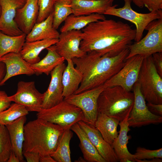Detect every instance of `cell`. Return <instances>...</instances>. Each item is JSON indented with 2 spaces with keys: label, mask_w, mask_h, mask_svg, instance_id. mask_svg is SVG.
Listing matches in <instances>:
<instances>
[{
  "label": "cell",
  "mask_w": 162,
  "mask_h": 162,
  "mask_svg": "<svg viewBox=\"0 0 162 162\" xmlns=\"http://www.w3.org/2000/svg\"><path fill=\"white\" fill-rule=\"evenodd\" d=\"M82 32L81 50L110 57L128 48L136 34V29L127 23L106 19L90 23Z\"/></svg>",
  "instance_id": "obj_1"
},
{
  "label": "cell",
  "mask_w": 162,
  "mask_h": 162,
  "mask_svg": "<svg viewBox=\"0 0 162 162\" xmlns=\"http://www.w3.org/2000/svg\"><path fill=\"white\" fill-rule=\"evenodd\" d=\"M129 53L128 48L112 57L92 51L82 57L73 58L75 68L83 75L82 82L74 94L104 85L123 67Z\"/></svg>",
  "instance_id": "obj_2"
},
{
  "label": "cell",
  "mask_w": 162,
  "mask_h": 162,
  "mask_svg": "<svg viewBox=\"0 0 162 162\" xmlns=\"http://www.w3.org/2000/svg\"><path fill=\"white\" fill-rule=\"evenodd\" d=\"M64 130L58 124L37 118L29 121L24 126L23 150L38 153L40 156L51 155Z\"/></svg>",
  "instance_id": "obj_3"
},
{
  "label": "cell",
  "mask_w": 162,
  "mask_h": 162,
  "mask_svg": "<svg viewBox=\"0 0 162 162\" xmlns=\"http://www.w3.org/2000/svg\"><path fill=\"white\" fill-rule=\"evenodd\" d=\"M134 100V94L131 91L119 86L107 87L98 97V112L120 121L130 113Z\"/></svg>",
  "instance_id": "obj_4"
},
{
  "label": "cell",
  "mask_w": 162,
  "mask_h": 162,
  "mask_svg": "<svg viewBox=\"0 0 162 162\" xmlns=\"http://www.w3.org/2000/svg\"><path fill=\"white\" fill-rule=\"evenodd\" d=\"M146 101L162 104V79L158 72L152 55L144 57L137 81Z\"/></svg>",
  "instance_id": "obj_5"
},
{
  "label": "cell",
  "mask_w": 162,
  "mask_h": 162,
  "mask_svg": "<svg viewBox=\"0 0 162 162\" xmlns=\"http://www.w3.org/2000/svg\"><path fill=\"white\" fill-rule=\"evenodd\" d=\"M36 115L37 118L58 124L64 130L70 129L74 124L80 121L86 122L82 110L64 99L51 108L42 109Z\"/></svg>",
  "instance_id": "obj_6"
},
{
  "label": "cell",
  "mask_w": 162,
  "mask_h": 162,
  "mask_svg": "<svg viewBox=\"0 0 162 162\" xmlns=\"http://www.w3.org/2000/svg\"><path fill=\"white\" fill-rule=\"evenodd\" d=\"M124 5L122 8H116L118 5H112L105 11L104 14L116 16L129 21L136 27L134 40L138 42L142 38L146 26L152 21L162 18V10L153 11L148 13H139L131 8L132 0H123Z\"/></svg>",
  "instance_id": "obj_7"
},
{
  "label": "cell",
  "mask_w": 162,
  "mask_h": 162,
  "mask_svg": "<svg viewBox=\"0 0 162 162\" xmlns=\"http://www.w3.org/2000/svg\"><path fill=\"white\" fill-rule=\"evenodd\" d=\"M145 30L148 32L145 37L129 46L126 59L136 55L145 57L162 52V18L151 22Z\"/></svg>",
  "instance_id": "obj_8"
},
{
  "label": "cell",
  "mask_w": 162,
  "mask_h": 162,
  "mask_svg": "<svg viewBox=\"0 0 162 162\" xmlns=\"http://www.w3.org/2000/svg\"><path fill=\"white\" fill-rule=\"evenodd\" d=\"M133 88L134 100L128 118L129 126L140 127L161 123L162 116L153 113L148 109L137 81L134 84Z\"/></svg>",
  "instance_id": "obj_9"
},
{
  "label": "cell",
  "mask_w": 162,
  "mask_h": 162,
  "mask_svg": "<svg viewBox=\"0 0 162 162\" xmlns=\"http://www.w3.org/2000/svg\"><path fill=\"white\" fill-rule=\"evenodd\" d=\"M105 88L103 85L80 93L72 94L64 99L80 108L84 114L86 122L94 126L98 113V99Z\"/></svg>",
  "instance_id": "obj_10"
},
{
  "label": "cell",
  "mask_w": 162,
  "mask_h": 162,
  "mask_svg": "<svg viewBox=\"0 0 162 162\" xmlns=\"http://www.w3.org/2000/svg\"><path fill=\"white\" fill-rule=\"evenodd\" d=\"M144 57L136 55L127 59L123 67L104 85L106 87L119 86L128 91H131L137 81Z\"/></svg>",
  "instance_id": "obj_11"
},
{
  "label": "cell",
  "mask_w": 162,
  "mask_h": 162,
  "mask_svg": "<svg viewBox=\"0 0 162 162\" xmlns=\"http://www.w3.org/2000/svg\"><path fill=\"white\" fill-rule=\"evenodd\" d=\"M43 93L36 88L34 81L18 82L17 89L14 94L8 96L12 102L21 104L28 112H38L42 109Z\"/></svg>",
  "instance_id": "obj_12"
},
{
  "label": "cell",
  "mask_w": 162,
  "mask_h": 162,
  "mask_svg": "<svg viewBox=\"0 0 162 162\" xmlns=\"http://www.w3.org/2000/svg\"><path fill=\"white\" fill-rule=\"evenodd\" d=\"M82 34V31L76 30L60 34L58 41L55 45L57 52L65 60L82 57L86 54L80 48Z\"/></svg>",
  "instance_id": "obj_13"
},
{
  "label": "cell",
  "mask_w": 162,
  "mask_h": 162,
  "mask_svg": "<svg viewBox=\"0 0 162 162\" xmlns=\"http://www.w3.org/2000/svg\"><path fill=\"white\" fill-rule=\"evenodd\" d=\"M26 0H0L1 8L0 31L10 36H17L23 33L15 21L17 10L25 4Z\"/></svg>",
  "instance_id": "obj_14"
},
{
  "label": "cell",
  "mask_w": 162,
  "mask_h": 162,
  "mask_svg": "<svg viewBox=\"0 0 162 162\" xmlns=\"http://www.w3.org/2000/svg\"><path fill=\"white\" fill-rule=\"evenodd\" d=\"M66 66L63 63L56 66L51 72L50 84L46 91L43 93L42 109L51 108L64 100L62 77Z\"/></svg>",
  "instance_id": "obj_15"
},
{
  "label": "cell",
  "mask_w": 162,
  "mask_h": 162,
  "mask_svg": "<svg viewBox=\"0 0 162 162\" xmlns=\"http://www.w3.org/2000/svg\"><path fill=\"white\" fill-rule=\"evenodd\" d=\"M77 123L86 133L99 154L106 162L119 161L112 146L104 139L94 126L82 121H79Z\"/></svg>",
  "instance_id": "obj_16"
},
{
  "label": "cell",
  "mask_w": 162,
  "mask_h": 162,
  "mask_svg": "<svg viewBox=\"0 0 162 162\" xmlns=\"http://www.w3.org/2000/svg\"><path fill=\"white\" fill-rule=\"evenodd\" d=\"M0 60L5 64L6 73L0 83L3 85L9 79L18 75H32L35 74L31 65L24 60L20 52H10L1 57Z\"/></svg>",
  "instance_id": "obj_17"
},
{
  "label": "cell",
  "mask_w": 162,
  "mask_h": 162,
  "mask_svg": "<svg viewBox=\"0 0 162 162\" xmlns=\"http://www.w3.org/2000/svg\"><path fill=\"white\" fill-rule=\"evenodd\" d=\"M38 13L37 0H26L24 5L17 10L14 20L19 29L27 35L36 23Z\"/></svg>",
  "instance_id": "obj_18"
},
{
  "label": "cell",
  "mask_w": 162,
  "mask_h": 162,
  "mask_svg": "<svg viewBox=\"0 0 162 162\" xmlns=\"http://www.w3.org/2000/svg\"><path fill=\"white\" fill-rule=\"evenodd\" d=\"M129 114H128L124 119L120 121L119 134L112 145L119 161L120 162H136L134 154L129 152L127 147L128 140L131 138L130 135H128V132L130 130L128 122Z\"/></svg>",
  "instance_id": "obj_19"
},
{
  "label": "cell",
  "mask_w": 162,
  "mask_h": 162,
  "mask_svg": "<svg viewBox=\"0 0 162 162\" xmlns=\"http://www.w3.org/2000/svg\"><path fill=\"white\" fill-rule=\"evenodd\" d=\"M115 0H72L73 14L75 15L92 14H104L113 5Z\"/></svg>",
  "instance_id": "obj_20"
},
{
  "label": "cell",
  "mask_w": 162,
  "mask_h": 162,
  "mask_svg": "<svg viewBox=\"0 0 162 162\" xmlns=\"http://www.w3.org/2000/svg\"><path fill=\"white\" fill-rule=\"evenodd\" d=\"M54 13L43 21L36 22L26 35V41L31 42L48 39H58L60 34L53 26Z\"/></svg>",
  "instance_id": "obj_21"
},
{
  "label": "cell",
  "mask_w": 162,
  "mask_h": 162,
  "mask_svg": "<svg viewBox=\"0 0 162 162\" xmlns=\"http://www.w3.org/2000/svg\"><path fill=\"white\" fill-rule=\"evenodd\" d=\"M26 116H22L5 125L8 131L12 145L13 151L20 162H23V145L24 140V126Z\"/></svg>",
  "instance_id": "obj_22"
},
{
  "label": "cell",
  "mask_w": 162,
  "mask_h": 162,
  "mask_svg": "<svg viewBox=\"0 0 162 162\" xmlns=\"http://www.w3.org/2000/svg\"><path fill=\"white\" fill-rule=\"evenodd\" d=\"M77 135L80 140L79 147L82 153L83 158L88 162H106L100 155L87 135L77 123L70 128Z\"/></svg>",
  "instance_id": "obj_23"
},
{
  "label": "cell",
  "mask_w": 162,
  "mask_h": 162,
  "mask_svg": "<svg viewBox=\"0 0 162 162\" xmlns=\"http://www.w3.org/2000/svg\"><path fill=\"white\" fill-rule=\"evenodd\" d=\"M67 61V65L62 77L64 98L74 93L78 88L83 78L82 74L74 67L72 59Z\"/></svg>",
  "instance_id": "obj_24"
},
{
  "label": "cell",
  "mask_w": 162,
  "mask_h": 162,
  "mask_svg": "<svg viewBox=\"0 0 162 162\" xmlns=\"http://www.w3.org/2000/svg\"><path fill=\"white\" fill-rule=\"evenodd\" d=\"M58 39H48L31 42L26 41L20 53L26 62L31 65L35 64L40 60L39 55L44 50L55 45Z\"/></svg>",
  "instance_id": "obj_25"
},
{
  "label": "cell",
  "mask_w": 162,
  "mask_h": 162,
  "mask_svg": "<svg viewBox=\"0 0 162 162\" xmlns=\"http://www.w3.org/2000/svg\"><path fill=\"white\" fill-rule=\"evenodd\" d=\"M46 49L47 53L45 56L37 63L31 65L35 74L37 75L43 73L48 75L56 66L64 63L65 60L57 52L55 44Z\"/></svg>",
  "instance_id": "obj_26"
},
{
  "label": "cell",
  "mask_w": 162,
  "mask_h": 162,
  "mask_svg": "<svg viewBox=\"0 0 162 162\" xmlns=\"http://www.w3.org/2000/svg\"><path fill=\"white\" fill-rule=\"evenodd\" d=\"M119 122L115 118L98 112L94 126L104 139L112 146L118 135L117 128Z\"/></svg>",
  "instance_id": "obj_27"
},
{
  "label": "cell",
  "mask_w": 162,
  "mask_h": 162,
  "mask_svg": "<svg viewBox=\"0 0 162 162\" xmlns=\"http://www.w3.org/2000/svg\"><path fill=\"white\" fill-rule=\"evenodd\" d=\"M105 19L106 17L103 14H98L81 15L71 14L65 20L60 31L62 32L73 30H81L92 22Z\"/></svg>",
  "instance_id": "obj_28"
},
{
  "label": "cell",
  "mask_w": 162,
  "mask_h": 162,
  "mask_svg": "<svg viewBox=\"0 0 162 162\" xmlns=\"http://www.w3.org/2000/svg\"><path fill=\"white\" fill-rule=\"evenodd\" d=\"M26 36L24 33L19 35L10 36L0 31V58L9 53L20 52L26 42Z\"/></svg>",
  "instance_id": "obj_29"
},
{
  "label": "cell",
  "mask_w": 162,
  "mask_h": 162,
  "mask_svg": "<svg viewBox=\"0 0 162 162\" xmlns=\"http://www.w3.org/2000/svg\"><path fill=\"white\" fill-rule=\"evenodd\" d=\"M73 136L70 129L65 130L60 136L55 151L50 155L56 162H71L70 141Z\"/></svg>",
  "instance_id": "obj_30"
},
{
  "label": "cell",
  "mask_w": 162,
  "mask_h": 162,
  "mask_svg": "<svg viewBox=\"0 0 162 162\" xmlns=\"http://www.w3.org/2000/svg\"><path fill=\"white\" fill-rule=\"evenodd\" d=\"M72 0H56L54 4L53 26L57 29L69 15L73 14Z\"/></svg>",
  "instance_id": "obj_31"
},
{
  "label": "cell",
  "mask_w": 162,
  "mask_h": 162,
  "mask_svg": "<svg viewBox=\"0 0 162 162\" xmlns=\"http://www.w3.org/2000/svg\"><path fill=\"white\" fill-rule=\"evenodd\" d=\"M28 112L23 106L14 102L11 104L0 114V124L6 125L22 116H26Z\"/></svg>",
  "instance_id": "obj_32"
},
{
  "label": "cell",
  "mask_w": 162,
  "mask_h": 162,
  "mask_svg": "<svg viewBox=\"0 0 162 162\" xmlns=\"http://www.w3.org/2000/svg\"><path fill=\"white\" fill-rule=\"evenodd\" d=\"M12 151L8 131L5 125L0 124V162H7Z\"/></svg>",
  "instance_id": "obj_33"
},
{
  "label": "cell",
  "mask_w": 162,
  "mask_h": 162,
  "mask_svg": "<svg viewBox=\"0 0 162 162\" xmlns=\"http://www.w3.org/2000/svg\"><path fill=\"white\" fill-rule=\"evenodd\" d=\"M56 0H37L39 13L37 22H40L54 12Z\"/></svg>",
  "instance_id": "obj_34"
},
{
  "label": "cell",
  "mask_w": 162,
  "mask_h": 162,
  "mask_svg": "<svg viewBox=\"0 0 162 162\" xmlns=\"http://www.w3.org/2000/svg\"><path fill=\"white\" fill-rule=\"evenodd\" d=\"M136 160H143L154 158H162V148L151 150L140 147H138L134 154Z\"/></svg>",
  "instance_id": "obj_35"
},
{
  "label": "cell",
  "mask_w": 162,
  "mask_h": 162,
  "mask_svg": "<svg viewBox=\"0 0 162 162\" xmlns=\"http://www.w3.org/2000/svg\"><path fill=\"white\" fill-rule=\"evenodd\" d=\"M139 0L150 12L162 9V0Z\"/></svg>",
  "instance_id": "obj_36"
},
{
  "label": "cell",
  "mask_w": 162,
  "mask_h": 162,
  "mask_svg": "<svg viewBox=\"0 0 162 162\" xmlns=\"http://www.w3.org/2000/svg\"><path fill=\"white\" fill-rule=\"evenodd\" d=\"M11 102L6 92L4 91L0 90V114L9 106Z\"/></svg>",
  "instance_id": "obj_37"
},
{
  "label": "cell",
  "mask_w": 162,
  "mask_h": 162,
  "mask_svg": "<svg viewBox=\"0 0 162 162\" xmlns=\"http://www.w3.org/2000/svg\"><path fill=\"white\" fill-rule=\"evenodd\" d=\"M152 56L157 71L162 77V52L154 53L152 55Z\"/></svg>",
  "instance_id": "obj_38"
},
{
  "label": "cell",
  "mask_w": 162,
  "mask_h": 162,
  "mask_svg": "<svg viewBox=\"0 0 162 162\" xmlns=\"http://www.w3.org/2000/svg\"><path fill=\"white\" fill-rule=\"evenodd\" d=\"M22 154L27 162H40V156L38 153L23 150Z\"/></svg>",
  "instance_id": "obj_39"
},
{
  "label": "cell",
  "mask_w": 162,
  "mask_h": 162,
  "mask_svg": "<svg viewBox=\"0 0 162 162\" xmlns=\"http://www.w3.org/2000/svg\"><path fill=\"white\" fill-rule=\"evenodd\" d=\"M146 105L152 113L158 115L162 116V104H156L148 103Z\"/></svg>",
  "instance_id": "obj_40"
},
{
  "label": "cell",
  "mask_w": 162,
  "mask_h": 162,
  "mask_svg": "<svg viewBox=\"0 0 162 162\" xmlns=\"http://www.w3.org/2000/svg\"><path fill=\"white\" fill-rule=\"evenodd\" d=\"M6 73L5 64L0 60V83L4 77Z\"/></svg>",
  "instance_id": "obj_41"
},
{
  "label": "cell",
  "mask_w": 162,
  "mask_h": 162,
  "mask_svg": "<svg viewBox=\"0 0 162 162\" xmlns=\"http://www.w3.org/2000/svg\"><path fill=\"white\" fill-rule=\"evenodd\" d=\"M40 162H56L50 155L40 156Z\"/></svg>",
  "instance_id": "obj_42"
},
{
  "label": "cell",
  "mask_w": 162,
  "mask_h": 162,
  "mask_svg": "<svg viewBox=\"0 0 162 162\" xmlns=\"http://www.w3.org/2000/svg\"><path fill=\"white\" fill-rule=\"evenodd\" d=\"M7 162H20L19 159L12 151L10 154Z\"/></svg>",
  "instance_id": "obj_43"
},
{
  "label": "cell",
  "mask_w": 162,
  "mask_h": 162,
  "mask_svg": "<svg viewBox=\"0 0 162 162\" xmlns=\"http://www.w3.org/2000/svg\"><path fill=\"white\" fill-rule=\"evenodd\" d=\"M162 158H154L148 160H136V162H161Z\"/></svg>",
  "instance_id": "obj_44"
},
{
  "label": "cell",
  "mask_w": 162,
  "mask_h": 162,
  "mask_svg": "<svg viewBox=\"0 0 162 162\" xmlns=\"http://www.w3.org/2000/svg\"><path fill=\"white\" fill-rule=\"evenodd\" d=\"M132 2H133L136 5L140 8H142L144 6L139 0H132Z\"/></svg>",
  "instance_id": "obj_45"
},
{
  "label": "cell",
  "mask_w": 162,
  "mask_h": 162,
  "mask_svg": "<svg viewBox=\"0 0 162 162\" xmlns=\"http://www.w3.org/2000/svg\"><path fill=\"white\" fill-rule=\"evenodd\" d=\"M1 7L0 5V17L1 15Z\"/></svg>",
  "instance_id": "obj_46"
}]
</instances>
